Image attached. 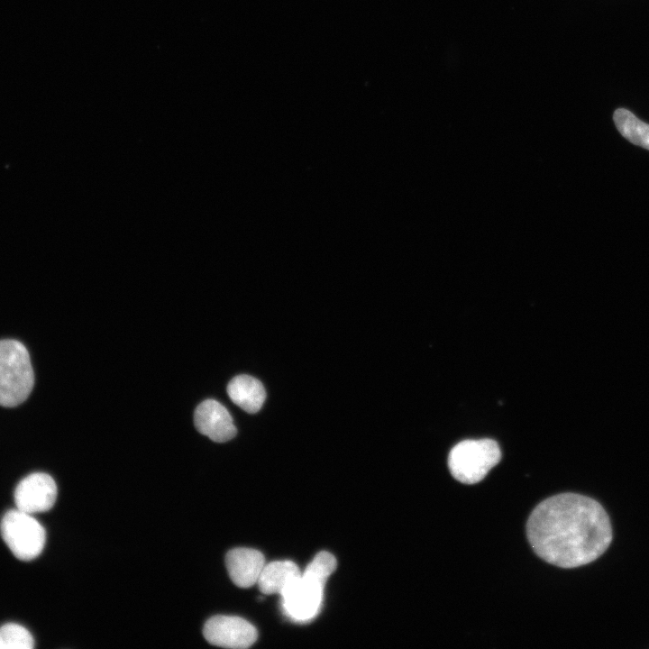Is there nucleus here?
I'll return each mask as SVG.
<instances>
[{"mask_svg": "<svg viewBox=\"0 0 649 649\" xmlns=\"http://www.w3.org/2000/svg\"><path fill=\"white\" fill-rule=\"evenodd\" d=\"M33 384L34 373L25 346L16 340H0V406L22 404Z\"/></svg>", "mask_w": 649, "mask_h": 649, "instance_id": "nucleus-2", "label": "nucleus"}, {"mask_svg": "<svg viewBox=\"0 0 649 649\" xmlns=\"http://www.w3.org/2000/svg\"><path fill=\"white\" fill-rule=\"evenodd\" d=\"M225 565L232 581L237 587L247 589L257 584L265 559L258 550L240 547L226 553Z\"/></svg>", "mask_w": 649, "mask_h": 649, "instance_id": "nucleus-9", "label": "nucleus"}, {"mask_svg": "<svg viewBox=\"0 0 649 649\" xmlns=\"http://www.w3.org/2000/svg\"><path fill=\"white\" fill-rule=\"evenodd\" d=\"M326 580L305 571L281 595L285 615L296 622L310 621L319 613Z\"/></svg>", "mask_w": 649, "mask_h": 649, "instance_id": "nucleus-5", "label": "nucleus"}, {"mask_svg": "<svg viewBox=\"0 0 649 649\" xmlns=\"http://www.w3.org/2000/svg\"><path fill=\"white\" fill-rule=\"evenodd\" d=\"M34 639L23 626L7 623L0 627V649H32Z\"/></svg>", "mask_w": 649, "mask_h": 649, "instance_id": "nucleus-13", "label": "nucleus"}, {"mask_svg": "<svg viewBox=\"0 0 649 649\" xmlns=\"http://www.w3.org/2000/svg\"><path fill=\"white\" fill-rule=\"evenodd\" d=\"M227 393L235 405L251 414L258 412L266 399V391L261 382L244 374L234 377L229 382Z\"/></svg>", "mask_w": 649, "mask_h": 649, "instance_id": "nucleus-11", "label": "nucleus"}, {"mask_svg": "<svg viewBox=\"0 0 649 649\" xmlns=\"http://www.w3.org/2000/svg\"><path fill=\"white\" fill-rule=\"evenodd\" d=\"M0 530L6 545L19 560L31 561L44 548L45 529L32 514L18 508L7 511L1 520Z\"/></svg>", "mask_w": 649, "mask_h": 649, "instance_id": "nucleus-4", "label": "nucleus"}, {"mask_svg": "<svg viewBox=\"0 0 649 649\" xmlns=\"http://www.w3.org/2000/svg\"><path fill=\"white\" fill-rule=\"evenodd\" d=\"M613 119L618 132L635 145L649 150V124L639 120L633 113L618 108Z\"/></svg>", "mask_w": 649, "mask_h": 649, "instance_id": "nucleus-12", "label": "nucleus"}, {"mask_svg": "<svg viewBox=\"0 0 649 649\" xmlns=\"http://www.w3.org/2000/svg\"><path fill=\"white\" fill-rule=\"evenodd\" d=\"M302 571L291 561L265 563L258 580V586L265 595H282L299 578Z\"/></svg>", "mask_w": 649, "mask_h": 649, "instance_id": "nucleus-10", "label": "nucleus"}, {"mask_svg": "<svg viewBox=\"0 0 649 649\" xmlns=\"http://www.w3.org/2000/svg\"><path fill=\"white\" fill-rule=\"evenodd\" d=\"M500 459L501 451L494 440H464L451 450L448 467L458 481L475 484L482 480Z\"/></svg>", "mask_w": 649, "mask_h": 649, "instance_id": "nucleus-3", "label": "nucleus"}, {"mask_svg": "<svg viewBox=\"0 0 649 649\" xmlns=\"http://www.w3.org/2000/svg\"><path fill=\"white\" fill-rule=\"evenodd\" d=\"M203 634L212 645L245 649L257 640L256 628L247 620L236 616L217 615L210 617L205 624Z\"/></svg>", "mask_w": 649, "mask_h": 649, "instance_id": "nucleus-6", "label": "nucleus"}, {"mask_svg": "<svg viewBox=\"0 0 649 649\" xmlns=\"http://www.w3.org/2000/svg\"><path fill=\"white\" fill-rule=\"evenodd\" d=\"M526 534L535 553L548 563L575 568L598 559L612 541V527L595 499L563 493L551 497L531 513Z\"/></svg>", "mask_w": 649, "mask_h": 649, "instance_id": "nucleus-1", "label": "nucleus"}, {"mask_svg": "<svg viewBox=\"0 0 649 649\" xmlns=\"http://www.w3.org/2000/svg\"><path fill=\"white\" fill-rule=\"evenodd\" d=\"M57 485L51 476L34 472L23 478L14 490L16 508L28 514L46 512L55 504Z\"/></svg>", "mask_w": 649, "mask_h": 649, "instance_id": "nucleus-7", "label": "nucleus"}, {"mask_svg": "<svg viewBox=\"0 0 649 649\" xmlns=\"http://www.w3.org/2000/svg\"><path fill=\"white\" fill-rule=\"evenodd\" d=\"M194 424L200 434L216 443L227 442L237 434L230 413L215 399H206L197 407Z\"/></svg>", "mask_w": 649, "mask_h": 649, "instance_id": "nucleus-8", "label": "nucleus"}]
</instances>
